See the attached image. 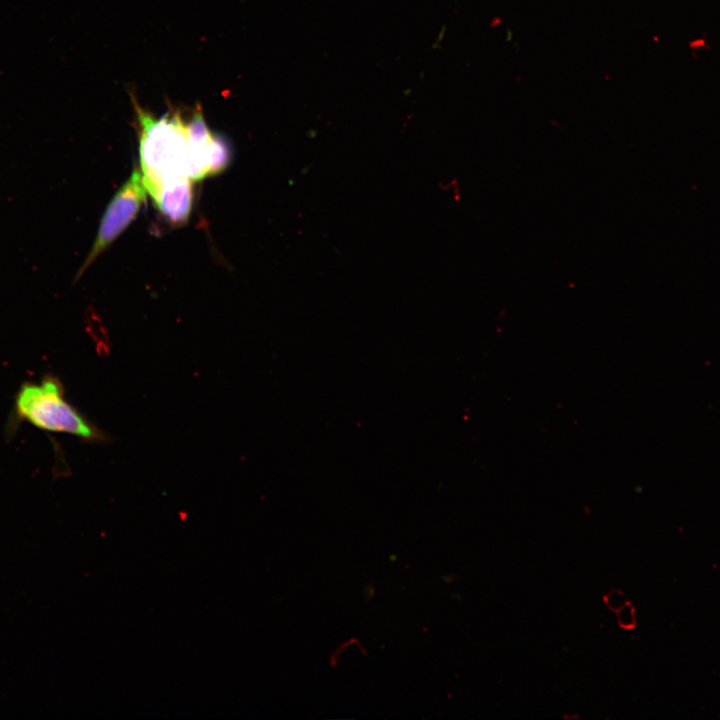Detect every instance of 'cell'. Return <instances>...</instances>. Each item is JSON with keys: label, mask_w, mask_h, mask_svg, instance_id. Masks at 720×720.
Here are the masks:
<instances>
[{"label": "cell", "mask_w": 720, "mask_h": 720, "mask_svg": "<svg viewBox=\"0 0 720 720\" xmlns=\"http://www.w3.org/2000/svg\"><path fill=\"white\" fill-rule=\"evenodd\" d=\"M232 151L227 140L214 134L210 147L209 176L223 172L231 162Z\"/></svg>", "instance_id": "cell-5"}, {"label": "cell", "mask_w": 720, "mask_h": 720, "mask_svg": "<svg viewBox=\"0 0 720 720\" xmlns=\"http://www.w3.org/2000/svg\"><path fill=\"white\" fill-rule=\"evenodd\" d=\"M147 191L141 170L135 168L129 179L110 201L100 222L95 241L78 270L77 281L96 258L106 250L136 218Z\"/></svg>", "instance_id": "cell-3"}, {"label": "cell", "mask_w": 720, "mask_h": 720, "mask_svg": "<svg viewBox=\"0 0 720 720\" xmlns=\"http://www.w3.org/2000/svg\"><path fill=\"white\" fill-rule=\"evenodd\" d=\"M14 408L19 419L40 430L70 434L86 441L103 439L101 431L65 399L64 388L54 376L23 383Z\"/></svg>", "instance_id": "cell-2"}, {"label": "cell", "mask_w": 720, "mask_h": 720, "mask_svg": "<svg viewBox=\"0 0 720 720\" xmlns=\"http://www.w3.org/2000/svg\"><path fill=\"white\" fill-rule=\"evenodd\" d=\"M140 128L139 154L143 181L188 177L190 146L180 112L155 118L134 100Z\"/></svg>", "instance_id": "cell-1"}, {"label": "cell", "mask_w": 720, "mask_h": 720, "mask_svg": "<svg viewBox=\"0 0 720 720\" xmlns=\"http://www.w3.org/2000/svg\"><path fill=\"white\" fill-rule=\"evenodd\" d=\"M192 179L176 176L158 181H143L160 214L173 226L187 223L193 205Z\"/></svg>", "instance_id": "cell-4"}, {"label": "cell", "mask_w": 720, "mask_h": 720, "mask_svg": "<svg viewBox=\"0 0 720 720\" xmlns=\"http://www.w3.org/2000/svg\"><path fill=\"white\" fill-rule=\"evenodd\" d=\"M633 611L631 607L624 606L619 611V621L623 626L633 625Z\"/></svg>", "instance_id": "cell-6"}]
</instances>
